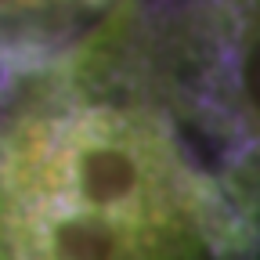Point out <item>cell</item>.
I'll return each instance as SVG.
<instances>
[{
	"label": "cell",
	"mask_w": 260,
	"mask_h": 260,
	"mask_svg": "<svg viewBox=\"0 0 260 260\" xmlns=\"http://www.w3.org/2000/svg\"><path fill=\"white\" fill-rule=\"evenodd\" d=\"M206 80L213 83V94H203V102L228 112L260 152V0H232V29L217 32Z\"/></svg>",
	"instance_id": "obj_1"
},
{
	"label": "cell",
	"mask_w": 260,
	"mask_h": 260,
	"mask_svg": "<svg viewBox=\"0 0 260 260\" xmlns=\"http://www.w3.org/2000/svg\"><path fill=\"white\" fill-rule=\"evenodd\" d=\"M54 4H61V0H0V47L18 51L32 37L40 15L51 11Z\"/></svg>",
	"instance_id": "obj_2"
},
{
	"label": "cell",
	"mask_w": 260,
	"mask_h": 260,
	"mask_svg": "<svg viewBox=\"0 0 260 260\" xmlns=\"http://www.w3.org/2000/svg\"><path fill=\"white\" fill-rule=\"evenodd\" d=\"M87 4H102V0H87Z\"/></svg>",
	"instance_id": "obj_3"
}]
</instances>
